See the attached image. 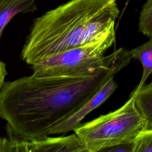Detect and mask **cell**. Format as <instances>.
Masks as SVG:
<instances>
[{
    "label": "cell",
    "mask_w": 152,
    "mask_h": 152,
    "mask_svg": "<svg viewBox=\"0 0 152 152\" xmlns=\"http://www.w3.org/2000/svg\"><path fill=\"white\" fill-rule=\"evenodd\" d=\"M131 58L90 74L62 76L32 74L5 81L0 90V118L7 135L31 139L50 135L52 128L90 99Z\"/></svg>",
    "instance_id": "obj_1"
},
{
    "label": "cell",
    "mask_w": 152,
    "mask_h": 152,
    "mask_svg": "<svg viewBox=\"0 0 152 152\" xmlns=\"http://www.w3.org/2000/svg\"><path fill=\"white\" fill-rule=\"evenodd\" d=\"M118 7L116 0H70L34 18L21 53L32 65L46 58L84 43L87 25Z\"/></svg>",
    "instance_id": "obj_2"
},
{
    "label": "cell",
    "mask_w": 152,
    "mask_h": 152,
    "mask_svg": "<svg viewBox=\"0 0 152 152\" xmlns=\"http://www.w3.org/2000/svg\"><path fill=\"white\" fill-rule=\"evenodd\" d=\"M145 125L134 97L130 96L119 109L82 124L74 132L84 142L87 152L104 151L119 144L132 143Z\"/></svg>",
    "instance_id": "obj_3"
},
{
    "label": "cell",
    "mask_w": 152,
    "mask_h": 152,
    "mask_svg": "<svg viewBox=\"0 0 152 152\" xmlns=\"http://www.w3.org/2000/svg\"><path fill=\"white\" fill-rule=\"evenodd\" d=\"M0 151L87 152L85 145L74 132L68 136L24 139L8 135L0 137Z\"/></svg>",
    "instance_id": "obj_4"
},
{
    "label": "cell",
    "mask_w": 152,
    "mask_h": 152,
    "mask_svg": "<svg viewBox=\"0 0 152 152\" xmlns=\"http://www.w3.org/2000/svg\"><path fill=\"white\" fill-rule=\"evenodd\" d=\"M117 87L113 76L109 78L90 99L66 119L56 124L51 130L50 135L65 134L74 131L82 124L81 121L90 112L102 104L113 93Z\"/></svg>",
    "instance_id": "obj_5"
},
{
    "label": "cell",
    "mask_w": 152,
    "mask_h": 152,
    "mask_svg": "<svg viewBox=\"0 0 152 152\" xmlns=\"http://www.w3.org/2000/svg\"><path fill=\"white\" fill-rule=\"evenodd\" d=\"M36 0H0V39L11 20L17 14L34 12Z\"/></svg>",
    "instance_id": "obj_6"
},
{
    "label": "cell",
    "mask_w": 152,
    "mask_h": 152,
    "mask_svg": "<svg viewBox=\"0 0 152 152\" xmlns=\"http://www.w3.org/2000/svg\"><path fill=\"white\" fill-rule=\"evenodd\" d=\"M130 96L134 97L135 107L145 120V129H152V81L134 90Z\"/></svg>",
    "instance_id": "obj_7"
},
{
    "label": "cell",
    "mask_w": 152,
    "mask_h": 152,
    "mask_svg": "<svg viewBox=\"0 0 152 152\" xmlns=\"http://www.w3.org/2000/svg\"><path fill=\"white\" fill-rule=\"evenodd\" d=\"M131 58L139 60L142 65V74L135 90L139 89L152 74V37L141 45L129 51Z\"/></svg>",
    "instance_id": "obj_8"
},
{
    "label": "cell",
    "mask_w": 152,
    "mask_h": 152,
    "mask_svg": "<svg viewBox=\"0 0 152 152\" xmlns=\"http://www.w3.org/2000/svg\"><path fill=\"white\" fill-rule=\"evenodd\" d=\"M138 30L148 37H152V0H147L140 14Z\"/></svg>",
    "instance_id": "obj_9"
},
{
    "label": "cell",
    "mask_w": 152,
    "mask_h": 152,
    "mask_svg": "<svg viewBox=\"0 0 152 152\" xmlns=\"http://www.w3.org/2000/svg\"><path fill=\"white\" fill-rule=\"evenodd\" d=\"M132 152H152V129L138 134L132 142Z\"/></svg>",
    "instance_id": "obj_10"
},
{
    "label": "cell",
    "mask_w": 152,
    "mask_h": 152,
    "mask_svg": "<svg viewBox=\"0 0 152 152\" xmlns=\"http://www.w3.org/2000/svg\"><path fill=\"white\" fill-rule=\"evenodd\" d=\"M104 151H126L132 152V143L119 144L106 150Z\"/></svg>",
    "instance_id": "obj_11"
},
{
    "label": "cell",
    "mask_w": 152,
    "mask_h": 152,
    "mask_svg": "<svg viewBox=\"0 0 152 152\" xmlns=\"http://www.w3.org/2000/svg\"><path fill=\"white\" fill-rule=\"evenodd\" d=\"M7 74L5 64L0 61V90L5 82V78Z\"/></svg>",
    "instance_id": "obj_12"
}]
</instances>
